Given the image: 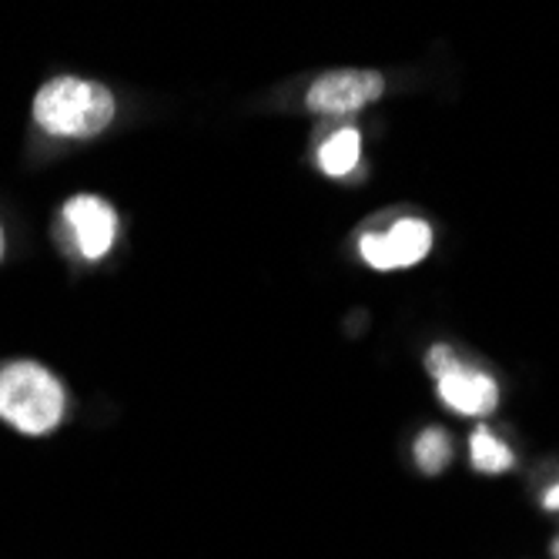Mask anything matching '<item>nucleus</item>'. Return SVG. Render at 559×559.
<instances>
[{
  "label": "nucleus",
  "mask_w": 559,
  "mask_h": 559,
  "mask_svg": "<svg viewBox=\"0 0 559 559\" xmlns=\"http://www.w3.org/2000/svg\"><path fill=\"white\" fill-rule=\"evenodd\" d=\"M115 118V97L105 84L55 78L34 97V121L58 138H94Z\"/></svg>",
  "instance_id": "1"
},
{
  "label": "nucleus",
  "mask_w": 559,
  "mask_h": 559,
  "mask_svg": "<svg viewBox=\"0 0 559 559\" xmlns=\"http://www.w3.org/2000/svg\"><path fill=\"white\" fill-rule=\"evenodd\" d=\"M0 419L24 436H44L64 419V389L37 362L0 369Z\"/></svg>",
  "instance_id": "2"
},
{
  "label": "nucleus",
  "mask_w": 559,
  "mask_h": 559,
  "mask_svg": "<svg viewBox=\"0 0 559 559\" xmlns=\"http://www.w3.org/2000/svg\"><path fill=\"white\" fill-rule=\"evenodd\" d=\"M382 87L385 81L379 71H329L312 84L305 105L312 115H352L379 100Z\"/></svg>",
  "instance_id": "3"
},
{
  "label": "nucleus",
  "mask_w": 559,
  "mask_h": 559,
  "mask_svg": "<svg viewBox=\"0 0 559 559\" xmlns=\"http://www.w3.org/2000/svg\"><path fill=\"white\" fill-rule=\"evenodd\" d=\"M359 248H362V259L379 272L409 269L429 255L432 228L419 218H402L385 235H366Z\"/></svg>",
  "instance_id": "4"
},
{
  "label": "nucleus",
  "mask_w": 559,
  "mask_h": 559,
  "mask_svg": "<svg viewBox=\"0 0 559 559\" xmlns=\"http://www.w3.org/2000/svg\"><path fill=\"white\" fill-rule=\"evenodd\" d=\"M64 222L74 235V245L84 259L97 262L105 259L111 245H115V235H118V215L115 209L108 205L105 198L97 194H74L68 198L64 205Z\"/></svg>",
  "instance_id": "5"
},
{
  "label": "nucleus",
  "mask_w": 559,
  "mask_h": 559,
  "mask_svg": "<svg viewBox=\"0 0 559 559\" xmlns=\"http://www.w3.org/2000/svg\"><path fill=\"white\" fill-rule=\"evenodd\" d=\"M439 395L449 409L463 413V416H489L499 402V389L486 372H476L469 366H460L439 379Z\"/></svg>",
  "instance_id": "6"
},
{
  "label": "nucleus",
  "mask_w": 559,
  "mask_h": 559,
  "mask_svg": "<svg viewBox=\"0 0 559 559\" xmlns=\"http://www.w3.org/2000/svg\"><path fill=\"white\" fill-rule=\"evenodd\" d=\"M359 144H362V138H359V131H355V128L335 131V134L322 144V151H319V165H322V171L332 175V178L348 175V171L355 168V162H359Z\"/></svg>",
  "instance_id": "7"
},
{
  "label": "nucleus",
  "mask_w": 559,
  "mask_h": 559,
  "mask_svg": "<svg viewBox=\"0 0 559 559\" xmlns=\"http://www.w3.org/2000/svg\"><path fill=\"white\" fill-rule=\"evenodd\" d=\"M469 449H473V466L479 469V473H489V476H496V473H506V469H513V452L506 449L489 429H479V432H473V442H469Z\"/></svg>",
  "instance_id": "8"
},
{
  "label": "nucleus",
  "mask_w": 559,
  "mask_h": 559,
  "mask_svg": "<svg viewBox=\"0 0 559 559\" xmlns=\"http://www.w3.org/2000/svg\"><path fill=\"white\" fill-rule=\"evenodd\" d=\"M449 455H452V445H449V436L442 429H429L419 436L416 442V463L423 473H442V466L449 463Z\"/></svg>",
  "instance_id": "9"
},
{
  "label": "nucleus",
  "mask_w": 559,
  "mask_h": 559,
  "mask_svg": "<svg viewBox=\"0 0 559 559\" xmlns=\"http://www.w3.org/2000/svg\"><path fill=\"white\" fill-rule=\"evenodd\" d=\"M463 362H460V355H455L449 345H436V348H429V355H426V369L436 376V382L439 379H445L449 372H455Z\"/></svg>",
  "instance_id": "10"
},
{
  "label": "nucleus",
  "mask_w": 559,
  "mask_h": 559,
  "mask_svg": "<svg viewBox=\"0 0 559 559\" xmlns=\"http://www.w3.org/2000/svg\"><path fill=\"white\" fill-rule=\"evenodd\" d=\"M543 506H546V510H559V486H552V489L546 492Z\"/></svg>",
  "instance_id": "11"
},
{
  "label": "nucleus",
  "mask_w": 559,
  "mask_h": 559,
  "mask_svg": "<svg viewBox=\"0 0 559 559\" xmlns=\"http://www.w3.org/2000/svg\"><path fill=\"white\" fill-rule=\"evenodd\" d=\"M0 259H4V228H0Z\"/></svg>",
  "instance_id": "12"
},
{
  "label": "nucleus",
  "mask_w": 559,
  "mask_h": 559,
  "mask_svg": "<svg viewBox=\"0 0 559 559\" xmlns=\"http://www.w3.org/2000/svg\"><path fill=\"white\" fill-rule=\"evenodd\" d=\"M556 552H559V543H556Z\"/></svg>",
  "instance_id": "13"
}]
</instances>
